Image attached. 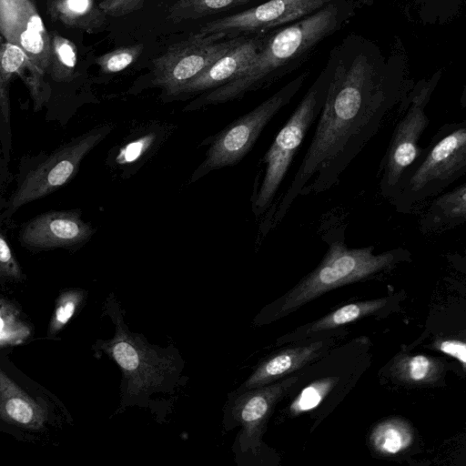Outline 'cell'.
I'll use <instances>...</instances> for the list:
<instances>
[{
	"instance_id": "cell-1",
	"label": "cell",
	"mask_w": 466,
	"mask_h": 466,
	"mask_svg": "<svg viewBox=\"0 0 466 466\" xmlns=\"http://www.w3.org/2000/svg\"><path fill=\"white\" fill-rule=\"evenodd\" d=\"M397 91L364 58L336 68L310 143L288 188L269 208L265 230L280 222L298 198L338 185L379 131L399 98Z\"/></svg>"
},
{
	"instance_id": "cell-2",
	"label": "cell",
	"mask_w": 466,
	"mask_h": 466,
	"mask_svg": "<svg viewBox=\"0 0 466 466\" xmlns=\"http://www.w3.org/2000/svg\"><path fill=\"white\" fill-rule=\"evenodd\" d=\"M105 308L115 333L109 339L97 340L96 349L114 360L122 374L116 414L131 406L146 408L153 394L174 390L185 361L176 348L150 344L142 334L132 332L114 293L106 298Z\"/></svg>"
},
{
	"instance_id": "cell-3",
	"label": "cell",
	"mask_w": 466,
	"mask_h": 466,
	"mask_svg": "<svg viewBox=\"0 0 466 466\" xmlns=\"http://www.w3.org/2000/svg\"><path fill=\"white\" fill-rule=\"evenodd\" d=\"M410 260V252L403 248L376 254L373 245L349 248L344 238H333L319 264L289 291L266 306L253 322L260 326L278 320L326 292L370 279Z\"/></svg>"
},
{
	"instance_id": "cell-4",
	"label": "cell",
	"mask_w": 466,
	"mask_h": 466,
	"mask_svg": "<svg viewBox=\"0 0 466 466\" xmlns=\"http://www.w3.org/2000/svg\"><path fill=\"white\" fill-rule=\"evenodd\" d=\"M466 174V120L440 127L400 177L390 198L409 214Z\"/></svg>"
},
{
	"instance_id": "cell-5",
	"label": "cell",
	"mask_w": 466,
	"mask_h": 466,
	"mask_svg": "<svg viewBox=\"0 0 466 466\" xmlns=\"http://www.w3.org/2000/svg\"><path fill=\"white\" fill-rule=\"evenodd\" d=\"M338 10L326 5L299 22L279 31L259 49L248 67L234 80L197 99L204 106L223 103L254 89L272 72L309 50L337 24Z\"/></svg>"
},
{
	"instance_id": "cell-6",
	"label": "cell",
	"mask_w": 466,
	"mask_h": 466,
	"mask_svg": "<svg viewBox=\"0 0 466 466\" xmlns=\"http://www.w3.org/2000/svg\"><path fill=\"white\" fill-rule=\"evenodd\" d=\"M297 380L298 376H291L265 386L228 393L222 422L226 431L239 427L232 446L239 466L258 462L265 452L262 437L269 417Z\"/></svg>"
},
{
	"instance_id": "cell-7",
	"label": "cell",
	"mask_w": 466,
	"mask_h": 466,
	"mask_svg": "<svg viewBox=\"0 0 466 466\" xmlns=\"http://www.w3.org/2000/svg\"><path fill=\"white\" fill-rule=\"evenodd\" d=\"M330 77L317 81L307 91L265 154L263 177L253 202L256 215L264 213L271 206L294 157L317 121Z\"/></svg>"
},
{
	"instance_id": "cell-8",
	"label": "cell",
	"mask_w": 466,
	"mask_h": 466,
	"mask_svg": "<svg viewBox=\"0 0 466 466\" xmlns=\"http://www.w3.org/2000/svg\"><path fill=\"white\" fill-rule=\"evenodd\" d=\"M111 130L108 124L94 127L64 144L28 171L10 197L5 217L66 184L76 174L83 158Z\"/></svg>"
},
{
	"instance_id": "cell-9",
	"label": "cell",
	"mask_w": 466,
	"mask_h": 466,
	"mask_svg": "<svg viewBox=\"0 0 466 466\" xmlns=\"http://www.w3.org/2000/svg\"><path fill=\"white\" fill-rule=\"evenodd\" d=\"M306 77L307 73L297 76L218 136L192 180L213 169L238 162L250 150L267 124L300 89Z\"/></svg>"
},
{
	"instance_id": "cell-10",
	"label": "cell",
	"mask_w": 466,
	"mask_h": 466,
	"mask_svg": "<svg viewBox=\"0 0 466 466\" xmlns=\"http://www.w3.org/2000/svg\"><path fill=\"white\" fill-rule=\"evenodd\" d=\"M440 74L419 83L410 94L405 111L397 122L379 168V190L390 199L408 167L417 157L420 138L430 124L426 106L437 86Z\"/></svg>"
},
{
	"instance_id": "cell-11",
	"label": "cell",
	"mask_w": 466,
	"mask_h": 466,
	"mask_svg": "<svg viewBox=\"0 0 466 466\" xmlns=\"http://www.w3.org/2000/svg\"><path fill=\"white\" fill-rule=\"evenodd\" d=\"M224 34H196L169 46L153 60V82L168 96H176L187 82L237 45L239 39L220 41Z\"/></svg>"
},
{
	"instance_id": "cell-12",
	"label": "cell",
	"mask_w": 466,
	"mask_h": 466,
	"mask_svg": "<svg viewBox=\"0 0 466 466\" xmlns=\"http://www.w3.org/2000/svg\"><path fill=\"white\" fill-rule=\"evenodd\" d=\"M330 0H269L245 11L213 20L203 25L199 34L267 29L314 13Z\"/></svg>"
},
{
	"instance_id": "cell-13",
	"label": "cell",
	"mask_w": 466,
	"mask_h": 466,
	"mask_svg": "<svg viewBox=\"0 0 466 466\" xmlns=\"http://www.w3.org/2000/svg\"><path fill=\"white\" fill-rule=\"evenodd\" d=\"M93 233L94 228L81 218L78 210L49 211L25 224L19 240L35 249L72 248L88 240Z\"/></svg>"
},
{
	"instance_id": "cell-14",
	"label": "cell",
	"mask_w": 466,
	"mask_h": 466,
	"mask_svg": "<svg viewBox=\"0 0 466 466\" xmlns=\"http://www.w3.org/2000/svg\"><path fill=\"white\" fill-rule=\"evenodd\" d=\"M332 342L331 338L324 337L277 351L258 363L236 390L243 391L278 381L319 358Z\"/></svg>"
},
{
	"instance_id": "cell-15",
	"label": "cell",
	"mask_w": 466,
	"mask_h": 466,
	"mask_svg": "<svg viewBox=\"0 0 466 466\" xmlns=\"http://www.w3.org/2000/svg\"><path fill=\"white\" fill-rule=\"evenodd\" d=\"M260 47L257 41H239L204 71L184 85L176 96L219 87L238 77L253 62Z\"/></svg>"
},
{
	"instance_id": "cell-16",
	"label": "cell",
	"mask_w": 466,
	"mask_h": 466,
	"mask_svg": "<svg viewBox=\"0 0 466 466\" xmlns=\"http://www.w3.org/2000/svg\"><path fill=\"white\" fill-rule=\"evenodd\" d=\"M0 419L32 431L43 429L48 420L46 408L28 395L0 369Z\"/></svg>"
},
{
	"instance_id": "cell-17",
	"label": "cell",
	"mask_w": 466,
	"mask_h": 466,
	"mask_svg": "<svg viewBox=\"0 0 466 466\" xmlns=\"http://www.w3.org/2000/svg\"><path fill=\"white\" fill-rule=\"evenodd\" d=\"M390 301L391 298L385 297L346 304L316 321L301 326L294 331L282 336L278 339V344L307 339L317 333L329 331L371 316L386 309L390 304Z\"/></svg>"
},
{
	"instance_id": "cell-18",
	"label": "cell",
	"mask_w": 466,
	"mask_h": 466,
	"mask_svg": "<svg viewBox=\"0 0 466 466\" xmlns=\"http://www.w3.org/2000/svg\"><path fill=\"white\" fill-rule=\"evenodd\" d=\"M420 219L422 234L452 229L466 222V183L435 196Z\"/></svg>"
},
{
	"instance_id": "cell-19",
	"label": "cell",
	"mask_w": 466,
	"mask_h": 466,
	"mask_svg": "<svg viewBox=\"0 0 466 466\" xmlns=\"http://www.w3.org/2000/svg\"><path fill=\"white\" fill-rule=\"evenodd\" d=\"M394 379L408 386L436 384L444 375L443 363L426 355H399L390 368Z\"/></svg>"
},
{
	"instance_id": "cell-20",
	"label": "cell",
	"mask_w": 466,
	"mask_h": 466,
	"mask_svg": "<svg viewBox=\"0 0 466 466\" xmlns=\"http://www.w3.org/2000/svg\"><path fill=\"white\" fill-rule=\"evenodd\" d=\"M49 11L63 24L94 33L101 29L106 15L94 0H49Z\"/></svg>"
},
{
	"instance_id": "cell-21",
	"label": "cell",
	"mask_w": 466,
	"mask_h": 466,
	"mask_svg": "<svg viewBox=\"0 0 466 466\" xmlns=\"http://www.w3.org/2000/svg\"><path fill=\"white\" fill-rule=\"evenodd\" d=\"M413 441L412 427L401 418H390L380 421L373 428L370 436L372 449L384 456L406 451Z\"/></svg>"
},
{
	"instance_id": "cell-22",
	"label": "cell",
	"mask_w": 466,
	"mask_h": 466,
	"mask_svg": "<svg viewBox=\"0 0 466 466\" xmlns=\"http://www.w3.org/2000/svg\"><path fill=\"white\" fill-rule=\"evenodd\" d=\"M51 49L48 71L56 82L73 77L77 63L76 45L63 35L54 33L50 37Z\"/></svg>"
},
{
	"instance_id": "cell-23",
	"label": "cell",
	"mask_w": 466,
	"mask_h": 466,
	"mask_svg": "<svg viewBox=\"0 0 466 466\" xmlns=\"http://www.w3.org/2000/svg\"><path fill=\"white\" fill-rule=\"evenodd\" d=\"M253 0H176L168 10V18L175 22L198 19Z\"/></svg>"
},
{
	"instance_id": "cell-24",
	"label": "cell",
	"mask_w": 466,
	"mask_h": 466,
	"mask_svg": "<svg viewBox=\"0 0 466 466\" xmlns=\"http://www.w3.org/2000/svg\"><path fill=\"white\" fill-rule=\"evenodd\" d=\"M30 335L31 328L18 309L9 301L0 299V348L22 344Z\"/></svg>"
},
{
	"instance_id": "cell-25",
	"label": "cell",
	"mask_w": 466,
	"mask_h": 466,
	"mask_svg": "<svg viewBox=\"0 0 466 466\" xmlns=\"http://www.w3.org/2000/svg\"><path fill=\"white\" fill-rule=\"evenodd\" d=\"M37 12L32 0H0V34L10 42L17 29Z\"/></svg>"
},
{
	"instance_id": "cell-26",
	"label": "cell",
	"mask_w": 466,
	"mask_h": 466,
	"mask_svg": "<svg viewBox=\"0 0 466 466\" xmlns=\"http://www.w3.org/2000/svg\"><path fill=\"white\" fill-rule=\"evenodd\" d=\"M338 380L339 377H328L305 387L289 405V413L293 416L300 415L318 407Z\"/></svg>"
},
{
	"instance_id": "cell-27",
	"label": "cell",
	"mask_w": 466,
	"mask_h": 466,
	"mask_svg": "<svg viewBox=\"0 0 466 466\" xmlns=\"http://www.w3.org/2000/svg\"><path fill=\"white\" fill-rule=\"evenodd\" d=\"M85 296L86 291L79 289H72L61 293L48 326V336H54L68 323L82 304Z\"/></svg>"
},
{
	"instance_id": "cell-28",
	"label": "cell",
	"mask_w": 466,
	"mask_h": 466,
	"mask_svg": "<svg viewBox=\"0 0 466 466\" xmlns=\"http://www.w3.org/2000/svg\"><path fill=\"white\" fill-rule=\"evenodd\" d=\"M144 50L142 44L121 46L96 58L104 74H116L133 65Z\"/></svg>"
},
{
	"instance_id": "cell-29",
	"label": "cell",
	"mask_w": 466,
	"mask_h": 466,
	"mask_svg": "<svg viewBox=\"0 0 466 466\" xmlns=\"http://www.w3.org/2000/svg\"><path fill=\"white\" fill-rule=\"evenodd\" d=\"M9 83L0 76V139L5 157H9L11 151V123Z\"/></svg>"
},
{
	"instance_id": "cell-30",
	"label": "cell",
	"mask_w": 466,
	"mask_h": 466,
	"mask_svg": "<svg viewBox=\"0 0 466 466\" xmlns=\"http://www.w3.org/2000/svg\"><path fill=\"white\" fill-rule=\"evenodd\" d=\"M22 269L7 242L0 232V279H21Z\"/></svg>"
},
{
	"instance_id": "cell-31",
	"label": "cell",
	"mask_w": 466,
	"mask_h": 466,
	"mask_svg": "<svg viewBox=\"0 0 466 466\" xmlns=\"http://www.w3.org/2000/svg\"><path fill=\"white\" fill-rule=\"evenodd\" d=\"M146 0H102L98 5L109 16L120 17L141 9Z\"/></svg>"
},
{
	"instance_id": "cell-32",
	"label": "cell",
	"mask_w": 466,
	"mask_h": 466,
	"mask_svg": "<svg viewBox=\"0 0 466 466\" xmlns=\"http://www.w3.org/2000/svg\"><path fill=\"white\" fill-rule=\"evenodd\" d=\"M433 348L450 357L456 359L465 370L466 344L456 339H438L433 342Z\"/></svg>"
}]
</instances>
